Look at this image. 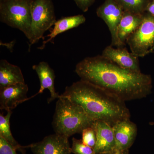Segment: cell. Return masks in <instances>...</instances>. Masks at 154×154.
<instances>
[{
  "label": "cell",
  "mask_w": 154,
  "mask_h": 154,
  "mask_svg": "<svg viewBox=\"0 0 154 154\" xmlns=\"http://www.w3.org/2000/svg\"><path fill=\"white\" fill-rule=\"evenodd\" d=\"M12 114V110L8 111L7 115L0 114V136L9 143L11 146L17 150H19L22 154H25L24 149L26 146H23L18 143L13 137L10 128V118Z\"/></svg>",
  "instance_id": "e0dca14e"
},
{
  "label": "cell",
  "mask_w": 154,
  "mask_h": 154,
  "mask_svg": "<svg viewBox=\"0 0 154 154\" xmlns=\"http://www.w3.org/2000/svg\"><path fill=\"white\" fill-rule=\"evenodd\" d=\"M16 149L0 136V154H17Z\"/></svg>",
  "instance_id": "44dd1931"
},
{
  "label": "cell",
  "mask_w": 154,
  "mask_h": 154,
  "mask_svg": "<svg viewBox=\"0 0 154 154\" xmlns=\"http://www.w3.org/2000/svg\"><path fill=\"white\" fill-rule=\"evenodd\" d=\"M25 83L21 69L6 60L0 61V90L17 83Z\"/></svg>",
  "instance_id": "2e32d148"
},
{
  "label": "cell",
  "mask_w": 154,
  "mask_h": 154,
  "mask_svg": "<svg viewBox=\"0 0 154 154\" xmlns=\"http://www.w3.org/2000/svg\"><path fill=\"white\" fill-rule=\"evenodd\" d=\"M126 43L131 52L138 57H144L154 51V17L147 12L137 29L128 37Z\"/></svg>",
  "instance_id": "8992f818"
},
{
  "label": "cell",
  "mask_w": 154,
  "mask_h": 154,
  "mask_svg": "<svg viewBox=\"0 0 154 154\" xmlns=\"http://www.w3.org/2000/svg\"><path fill=\"white\" fill-rule=\"evenodd\" d=\"M116 142V149L129 150L134 142L137 134L136 125L128 119L122 120L113 127Z\"/></svg>",
  "instance_id": "8fae6325"
},
{
  "label": "cell",
  "mask_w": 154,
  "mask_h": 154,
  "mask_svg": "<svg viewBox=\"0 0 154 154\" xmlns=\"http://www.w3.org/2000/svg\"><path fill=\"white\" fill-rule=\"evenodd\" d=\"M81 80L104 89L126 102L140 99L149 94L151 76L119 66L101 55L88 57L76 66Z\"/></svg>",
  "instance_id": "6da1fadb"
},
{
  "label": "cell",
  "mask_w": 154,
  "mask_h": 154,
  "mask_svg": "<svg viewBox=\"0 0 154 154\" xmlns=\"http://www.w3.org/2000/svg\"><path fill=\"white\" fill-rule=\"evenodd\" d=\"M86 21V18L83 15L63 17L61 19L56 21L54 24V27L51 31V33L46 37L49 38L46 41L42 42V45L38 48L39 49H44L45 45L48 42H52L58 34L67 31L70 29L77 28L82 25Z\"/></svg>",
  "instance_id": "9a60e30c"
},
{
  "label": "cell",
  "mask_w": 154,
  "mask_h": 154,
  "mask_svg": "<svg viewBox=\"0 0 154 154\" xmlns=\"http://www.w3.org/2000/svg\"><path fill=\"white\" fill-rule=\"evenodd\" d=\"M146 12L154 17V2L151 1L147 7Z\"/></svg>",
  "instance_id": "cb8c5ba5"
},
{
  "label": "cell",
  "mask_w": 154,
  "mask_h": 154,
  "mask_svg": "<svg viewBox=\"0 0 154 154\" xmlns=\"http://www.w3.org/2000/svg\"><path fill=\"white\" fill-rule=\"evenodd\" d=\"M99 154H129V150H119L115 149L110 151L105 152Z\"/></svg>",
  "instance_id": "603a6c76"
},
{
  "label": "cell",
  "mask_w": 154,
  "mask_h": 154,
  "mask_svg": "<svg viewBox=\"0 0 154 154\" xmlns=\"http://www.w3.org/2000/svg\"><path fill=\"white\" fill-rule=\"evenodd\" d=\"M124 11L115 0H105L96 11L97 16L107 25L111 37L110 45L121 47L118 37L119 25Z\"/></svg>",
  "instance_id": "52a82bcc"
},
{
  "label": "cell",
  "mask_w": 154,
  "mask_h": 154,
  "mask_svg": "<svg viewBox=\"0 0 154 154\" xmlns=\"http://www.w3.org/2000/svg\"><path fill=\"white\" fill-rule=\"evenodd\" d=\"M28 85L17 83L0 90V109L12 110L21 103L29 100L27 96Z\"/></svg>",
  "instance_id": "30bf717a"
},
{
  "label": "cell",
  "mask_w": 154,
  "mask_h": 154,
  "mask_svg": "<svg viewBox=\"0 0 154 154\" xmlns=\"http://www.w3.org/2000/svg\"><path fill=\"white\" fill-rule=\"evenodd\" d=\"M94 120L79 105L60 95L56 105L52 126L56 134L69 138L93 126Z\"/></svg>",
  "instance_id": "3957f363"
},
{
  "label": "cell",
  "mask_w": 154,
  "mask_h": 154,
  "mask_svg": "<svg viewBox=\"0 0 154 154\" xmlns=\"http://www.w3.org/2000/svg\"><path fill=\"white\" fill-rule=\"evenodd\" d=\"M30 1H33V0H30Z\"/></svg>",
  "instance_id": "4316f807"
},
{
  "label": "cell",
  "mask_w": 154,
  "mask_h": 154,
  "mask_svg": "<svg viewBox=\"0 0 154 154\" xmlns=\"http://www.w3.org/2000/svg\"><path fill=\"white\" fill-rule=\"evenodd\" d=\"M69 138L55 134L50 135L41 141L26 146L33 154H71Z\"/></svg>",
  "instance_id": "ba28073f"
},
{
  "label": "cell",
  "mask_w": 154,
  "mask_h": 154,
  "mask_svg": "<svg viewBox=\"0 0 154 154\" xmlns=\"http://www.w3.org/2000/svg\"><path fill=\"white\" fill-rule=\"evenodd\" d=\"M77 6L83 12H87L93 5L95 0H73Z\"/></svg>",
  "instance_id": "7402d4cb"
},
{
  "label": "cell",
  "mask_w": 154,
  "mask_h": 154,
  "mask_svg": "<svg viewBox=\"0 0 154 154\" xmlns=\"http://www.w3.org/2000/svg\"><path fill=\"white\" fill-rule=\"evenodd\" d=\"M30 0H5L0 2V21L23 32L29 39L32 16Z\"/></svg>",
  "instance_id": "277c9868"
},
{
  "label": "cell",
  "mask_w": 154,
  "mask_h": 154,
  "mask_svg": "<svg viewBox=\"0 0 154 154\" xmlns=\"http://www.w3.org/2000/svg\"><path fill=\"white\" fill-rule=\"evenodd\" d=\"M152 1H153V2H154V0H152Z\"/></svg>",
  "instance_id": "484cf974"
},
{
  "label": "cell",
  "mask_w": 154,
  "mask_h": 154,
  "mask_svg": "<svg viewBox=\"0 0 154 154\" xmlns=\"http://www.w3.org/2000/svg\"><path fill=\"white\" fill-rule=\"evenodd\" d=\"M61 95L81 106L94 121L105 122L112 127L119 122L130 117L125 101L82 80L66 87Z\"/></svg>",
  "instance_id": "7a4b0ae2"
},
{
  "label": "cell",
  "mask_w": 154,
  "mask_h": 154,
  "mask_svg": "<svg viewBox=\"0 0 154 154\" xmlns=\"http://www.w3.org/2000/svg\"><path fill=\"white\" fill-rule=\"evenodd\" d=\"M143 17V14L124 11L118 29V37L121 47L125 45L127 38L140 25Z\"/></svg>",
  "instance_id": "5bb4252c"
},
{
  "label": "cell",
  "mask_w": 154,
  "mask_h": 154,
  "mask_svg": "<svg viewBox=\"0 0 154 154\" xmlns=\"http://www.w3.org/2000/svg\"><path fill=\"white\" fill-rule=\"evenodd\" d=\"M72 153L74 154H96L94 149L83 143L82 140L73 138Z\"/></svg>",
  "instance_id": "d6986e66"
},
{
  "label": "cell",
  "mask_w": 154,
  "mask_h": 154,
  "mask_svg": "<svg viewBox=\"0 0 154 154\" xmlns=\"http://www.w3.org/2000/svg\"><path fill=\"white\" fill-rule=\"evenodd\" d=\"M102 55L122 68L136 72H141L139 57L125 48H115L110 45L105 48Z\"/></svg>",
  "instance_id": "9c48e42d"
},
{
  "label": "cell",
  "mask_w": 154,
  "mask_h": 154,
  "mask_svg": "<svg viewBox=\"0 0 154 154\" xmlns=\"http://www.w3.org/2000/svg\"><path fill=\"white\" fill-rule=\"evenodd\" d=\"M125 12L143 14L152 0H115Z\"/></svg>",
  "instance_id": "ac0fdd59"
},
{
  "label": "cell",
  "mask_w": 154,
  "mask_h": 154,
  "mask_svg": "<svg viewBox=\"0 0 154 154\" xmlns=\"http://www.w3.org/2000/svg\"><path fill=\"white\" fill-rule=\"evenodd\" d=\"M32 68L37 73L40 81V87L38 93L29 98V99L43 93L45 89H48L50 93V98L48 100V103H50L55 99H59L60 95V96L58 93L56 92L54 88L55 73L54 71L50 67L48 64L45 62H41L38 64L33 65Z\"/></svg>",
  "instance_id": "4fadbf2b"
},
{
  "label": "cell",
  "mask_w": 154,
  "mask_h": 154,
  "mask_svg": "<svg viewBox=\"0 0 154 154\" xmlns=\"http://www.w3.org/2000/svg\"><path fill=\"white\" fill-rule=\"evenodd\" d=\"M31 33L29 47L43 38V34L56 22L51 0H33L31 4Z\"/></svg>",
  "instance_id": "5b68a950"
},
{
  "label": "cell",
  "mask_w": 154,
  "mask_h": 154,
  "mask_svg": "<svg viewBox=\"0 0 154 154\" xmlns=\"http://www.w3.org/2000/svg\"><path fill=\"white\" fill-rule=\"evenodd\" d=\"M96 131V143L94 150L96 154L110 151L116 149L113 127L105 122L96 120L93 125Z\"/></svg>",
  "instance_id": "7c38bea8"
},
{
  "label": "cell",
  "mask_w": 154,
  "mask_h": 154,
  "mask_svg": "<svg viewBox=\"0 0 154 154\" xmlns=\"http://www.w3.org/2000/svg\"><path fill=\"white\" fill-rule=\"evenodd\" d=\"M5 1V0H0V2H3V1Z\"/></svg>",
  "instance_id": "d4e9b609"
},
{
  "label": "cell",
  "mask_w": 154,
  "mask_h": 154,
  "mask_svg": "<svg viewBox=\"0 0 154 154\" xmlns=\"http://www.w3.org/2000/svg\"><path fill=\"white\" fill-rule=\"evenodd\" d=\"M82 141L86 145L94 149L96 146V134L93 126L87 128L82 132Z\"/></svg>",
  "instance_id": "ffe728a7"
}]
</instances>
